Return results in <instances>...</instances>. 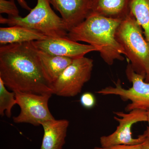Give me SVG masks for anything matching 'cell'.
<instances>
[{
  "instance_id": "cell-1",
  "label": "cell",
  "mask_w": 149,
  "mask_h": 149,
  "mask_svg": "<svg viewBox=\"0 0 149 149\" xmlns=\"http://www.w3.org/2000/svg\"><path fill=\"white\" fill-rule=\"evenodd\" d=\"M0 78L13 92L54 94L52 83L32 42L1 46Z\"/></svg>"
},
{
  "instance_id": "cell-2",
  "label": "cell",
  "mask_w": 149,
  "mask_h": 149,
  "mask_svg": "<svg viewBox=\"0 0 149 149\" xmlns=\"http://www.w3.org/2000/svg\"><path fill=\"white\" fill-rule=\"evenodd\" d=\"M121 21L90 13L83 22L68 31L67 37L95 48L104 62L112 65L115 61L124 59V50L115 37Z\"/></svg>"
},
{
  "instance_id": "cell-3",
  "label": "cell",
  "mask_w": 149,
  "mask_h": 149,
  "mask_svg": "<svg viewBox=\"0 0 149 149\" xmlns=\"http://www.w3.org/2000/svg\"><path fill=\"white\" fill-rule=\"evenodd\" d=\"M115 37L134 71L149 83V42L144 38L143 29L131 14L121 21Z\"/></svg>"
},
{
  "instance_id": "cell-4",
  "label": "cell",
  "mask_w": 149,
  "mask_h": 149,
  "mask_svg": "<svg viewBox=\"0 0 149 149\" xmlns=\"http://www.w3.org/2000/svg\"><path fill=\"white\" fill-rule=\"evenodd\" d=\"M50 0H37V4L24 17H0V23L37 30L48 37H66L68 29L63 19L51 6Z\"/></svg>"
},
{
  "instance_id": "cell-5",
  "label": "cell",
  "mask_w": 149,
  "mask_h": 149,
  "mask_svg": "<svg viewBox=\"0 0 149 149\" xmlns=\"http://www.w3.org/2000/svg\"><path fill=\"white\" fill-rule=\"evenodd\" d=\"M125 74L127 79L132 83V86L129 89L123 88L120 81L118 80L115 84V87L108 86L96 92L102 95H115L120 97L124 101H130L125 108V111L129 112L134 109L147 111L149 109V83L145 81V77L136 73L128 63Z\"/></svg>"
},
{
  "instance_id": "cell-6",
  "label": "cell",
  "mask_w": 149,
  "mask_h": 149,
  "mask_svg": "<svg viewBox=\"0 0 149 149\" xmlns=\"http://www.w3.org/2000/svg\"><path fill=\"white\" fill-rule=\"evenodd\" d=\"M92 59L84 56L74 59L52 84L53 94L73 97L80 94L91 79L93 68Z\"/></svg>"
},
{
  "instance_id": "cell-7",
  "label": "cell",
  "mask_w": 149,
  "mask_h": 149,
  "mask_svg": "<svg viewBox=\"0 0 149 149\" xmlns=\"http://www.w3.org/2000/svg\"><path fill=\"white\" fill-rule=\"evenodd\" d=\"M14 92L17 104L20 108L19 114L13 117L15 123H27L37 126L46 120L54 119L48 106L52 94L40 95L18 91Z\"/></svg>"
},
{
  "instance_id": "cell-8",
  "label": "cell",
  "mask_w": 149,
  "mask_h": 149,
  "mask_svg": "<svg viewBox=\"0 0 149 149\" xmlns=\"http://www.w3.org/2000/svg\"><path fill=\"white\" fill-rule=\"evenodd\" d=\"M114 118L119 123L116 130L108 136L100 139L101 146L108 147L116 145L134 146L143 143L146 137L143 134L134 139L132 136V128L134 124L140 122H147L146 111L134 109L128 113L114 112Z\"/></svg>"
},
{
  "instance_id": "cell-9",
  "label": "cell",
  "mask_w": 149,
  "mask_h": 149,
  "mask_svg": "<svg viewBox=\"0 0 149 149\" xmlns=\"http://www.w3.org/2000/svg\"><path fill=\"white\" fill-rule=\"evenodd\" d=\"M39 50L54 55L73 59L85 56L97 49L89 45H85L70 40L67 37H48L45 40L32 42Z\"/></svg>"
},
{
  "instance_id": "cell-10",
  "label": "cell",
  "mask_w": 149,
  "mask_h": 149,
  "mask_svg": "<svg viewBox=\"0 0 149 149\" xmlns=\"http://www.w3.org/2000/svg\"><path fill=\"white\" fill-rule=\"evenodd\" d=\"M50 1L54 8L60 14L68 31L83 22L91 13L90 0Z\"/></svg>"
},
{
  "instance_id": "cell-11",
  "label": "cell",
  "mask_w": 149,
  "mask_h": 149,
  "mask_svg": "<svg viewBox=\"0 0 149 149\" xmlns=\"http://www.w3.org/2000/svg\"><path fill=\"white\" fill-rule=\"evenodd\" d=\"M69 125L66 119L54 118L42 123L44 133L40 149H62Z\"/></svg>"
},
{
  "instance_id": "cell-12",
  "label": "cell",
  "mask_w": 149,
  "mask_h": 149,
  "mask_svg": "<svg viewBox=\"0 0 149 149\" xmlns=\"http://www.w3.org/2000/svg\"><path fill=\"white\" fill-rule=\"evenodd\" d=\"M131 0H90L91 13L122 20L130 14Z\"/></svg>"
},
{
  "instance_id": "cell-13",
  "label": "cell",
  "mask_w": 149,
  "mask_h": 149,
  "mask_svg": "<svg viewBox=\"0 0 149 149\" xmlns=\"http://www.w3.org/2000/svg\"><path fill=\"white\" fill-rule=\"evenodd\" d=\"M48 37L37 30L19 25L0 28L1 45L40 41Z\"/></svg>"
},
{
  "instance_id": "cell-14",
  "label": "cell",
  "mask_w": 149,
  "mask_h": 149,
  "mask_svg": "<svg viewBox=\"0 0 149 149\" xmlns=\"http://www.w3.org/2000/svg\"><path fill=\"white\" fill-rule=\"evenodd\" d=\"M37 50L44 70L53 84L72 63L73 59L54 55Z\"/></svg>"
},
{
  "instance_id": "cell-15",
  "label": "cell",
  "mask_w": 149,
  "mask_h": 149,
  "mask_svg": "<svg viewBox=\"0 0 149 149\" xmlns=\"http://www.w3.org/2000/svg\"><path fill=\"white\" fill-rule=\"evenodd\" d=\"M130 9V14L143 29L149 42V0H131Z\"/></svg>"
},
{
  "instance_id": "cell-16",
  "label": "cell",
  "mask_w": 149,
  "mask_h": 149,
  "mask_svg": "<svg viewBox=\"0 0 149 149\" xmlns=\"http://www.w3.org/2000/svg\"><path fill=\"white\" fill-rule=\"evenodd\" d=\"M17 101L15 92H10L6 88L3 80L0 78V115L4 116L5 114L7 117L10 118L12 109L16 104Z\"/></svg>"
},
{
  "instance_id": "cell-17",
  "label": "cell",
  "mask_w": 149,
  "mask_h": 149,
  "mask_svg": "<svg viewBox=\"0 0 149 149\" xmlns=\"http://www.w3.org/2000/svg\"><path fill=\"white\" fill-rule=\"evenodd\" d=\"M0 13L6 14L10 17L20 16L19 11L14 0H0Z\"/></svg>"
},
{
  "instance_id": "cell-18",
  "label": "cell",
  "mask_w": 149,
  "mask_h": 149,
  "mask_svg": "<svg viewBox=\"0 0 149 149\" xmlns=\"http://www.w3.org/2000/svg\"><path fill=\"white\" fill-rule=\"evenodd\" d=\"M80 102L82 106L87 109H91L95 105L96 99L93 93L87 92L81 95Z\"/></svg>"
},
{
  "instance_id": "cell-19",
  "label": "cell",
  "mask_w": 149,
  "mask_h": 149,
  "mask_svg": "<svg viewBox=\"0 0 149 149\" xmlns=\"http://www.w3.org/2000/svg\"><path fill=\"white\" fill-rule=\"evenodd\" d=\"M142 144L134 146L116 145L108 147H95L93 149H141Z\"/></svg>"
},
{
  "instance_id": "cell-20",
  "label": "cell",
  "mask_w": 149,
  "mask_h": 149,
  "mask_svg": "<svg viewBox=\"0 0 149 149\" xmlns=\"http://www.w3.org/2000/svg\"><path fill=\"white\" fill-rule=\"evenodd\" d=\"M16 1L22 8L29 11L32 9L25 0H16Z\"/></svg>"
},
{
  "instance_id": "cell-21",
  "label": "cell",
  "mask_w": 149,
  "mask_h": 149,
  "mask_svg": "<svg viewBox=\"0 0 149 149\" xmlns=\"http://www.w3.org/2000/svg\"><path fill=\"white\" fill-rule=\"evenodd\" d=\"M146 113L147 116V122L148 123V126L146 130L144 132L143 134L145 135V136L146 137V138L149 139V109L148 110L146 111Z\"/></svg>"
},
{
  "instance_id": "cell-22",
  "label": "cell",
  "mask_w": 149,
  "mask_h": 149,
  "mask_svg": "<svg viewBox=\"0 0 149 149\" xmlns=\"http://www.w3.org/2000/svg\"><path fill=\"white\" fill-rule=\"evenodd\" d=\"M141 149H149V139L147 138L145 142L142 143Z\"/></svg>"
}]
</instances>
